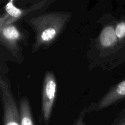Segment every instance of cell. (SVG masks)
Masks as SVG:
<instances>
[{
  "label": "cell",
  "instance_id": "7",
  "mask_svg": "<svg viewBox=\"0 0 125 125\" xmlns=\"http://www.w3.org/2000/svg\"><path fill=\"white\" fill-rule=\"evenodd\" d=\"M125 97V79L114 85L100 100L93 106L87 109V112L100 111L115 104Z\"/></svg>",
  "mask_w": 125,
  "mask_h": 125
},
{
  "label": "cell",
  "instance_id": "3",
  "mask_svg": "<svg viewBox=\"0 0 125 125\" xmlns=\"http://www.w3.org/2000/svg\"><path fill=\"white\" fill-rule=\"evenodd\" d=\"M54 1L45 0L37 1L26 8H20L15 6V1L10 0L6 4L4 10L0 17V27L17 23L19 21H26L35 16L44 13Z\"/></svg>",
  "mask_w": 125,
  "mask_h": 125
},
{
  "label": "cell",
  "instance_id": "1",
  "mask_svg": "<svg viewBox=\"0 0 125 125\" xmlns=\"http://www.w3.org/2000/svg\"><path fill=\"white\" fill-rule=\"evenodd\" d=\"M72 16L70 12H44L26 21L35 33L32 52L46 50L58 39Z\"/></svg>",
  "mask_w": 125,
  "mask_h": 125
},
{
  "label": "cell",
  "instance_id": "6",
  "mask_svg": "<svg viewBox=\"0 0 125 125\" xmlns=\"http://www.w3.org/2000/svg\"><path fill=\"white\" fill-rule=\"evenodd\" d=\"M0 90L3 109V125H21L20 111L9 84L2 77Z\"/></svg>",
  "mask_w": 125,
  "mask_h": 125
},
{
  "label": "cell",
  "instance_id": "5",
  "mask_svg": "<svg viewBox=\"0 0 125 125\" xmlns=\"http://www.w3.org/2000/svg\"><path fill=\"white\" fill-rule=\"evenodd\" d=\"M57 84L54 73L48 71L44 76L42 90V118L44 123L50 120L57 95Z\"/></svg>",
  "mask_w": 125,
  "mask_h": 125
},
{
  "label": "cell",
  "instance_id": "2",
  "mask_svg": "<svg viewBox=\"0 0 125 125\" xmlns=\"http://www.w3.org/2000/svg\"><path fill=\"white\" fill-rule=\"evenodd\" d=\"M120 45L115 31V20H111L104 24L98 36L90 44L88 52L90 65L93 67L98 66L113 69Z\"/></svg>",
  "mask_w": 125,
  "mask_h": 125
},
{
  "label": "cell",
  "instance_id": "4",
  "mask_svg": "<svg viewBox=\"0 0 125 125\" xmlns=\"http://www.w3.org/2000/svg\"><path fill=\"white\" fill-rule=\"evenodd\" d=\"M0 42L15 61L21 63L24 60L22 50L23 46L27 45L28 42V32L19 26L15 24L0 27Z\"/></svg>",
  "mask_w": 125,
  "mask_h": 125
},
{
  "label": "cell",
  "instance_id": "8",
  "mask_svg": "<svg viewBox=\"0 0 125 125\" xmlns=\"http://www.w3.org/2000/svg\"><path fill=\"white\" fill-rule=\"evenodd\" d=\"M21 125H34L30 101L27 96L22 98L20 102Z\"/></svg>",
  "mask_w": 125,
  "mask_h": 125
},
{
  "label": "cell",
  "instance_id": "10",
  "mask_svg": "<svg viewBox=\"0 0 125 125\" xmlns=\"http://www.w3.org/2000/svg\"><path fill=\"white\" fill-rule=\"evenodd\" d=\"M86 113H87V109L86 108H85L81 112L79 117H78V118H77L76 120L75 121V122H74V125H85V123H84V117H85V114Z\"/></svg>",
  "mask_w": 125,
  "mask_h": 125
},
{
  "label": "cell",
  "instance_id": "9",
  "mask_svg": "<svg viewBox=\"0 0 125 125\" xmlns=\"http://www.w3.org/2000/svg\"><path fill=\"white\" fill-rule=\"evenodd\" d=\"M115 31L118 41L122 43L125 40V21L122 20L115 23Z\"/></svg>",
  "mask_w": 125,
  "mask_h": 125
}]
</instances>
